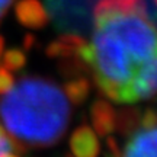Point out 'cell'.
I'll list each match as a JSON object with an SVG mask.
<instances>
[{"label":"cell","mask_w":157,"mask_h":157,"mask_svg":"<svg viewBox=\"0 0 157 157\" xmlns=\"http://www.w3.org/2000/svg\"><path fill=\"white\" fill-rule=\"evenodd\" d=\"M90 41L77 60L108 99L138 103L157 93V26L146 12L111 10L92 17Z\"/></svg>","instance_id":"6da1fadb"},{"label":"cell","mask_w":157,"mask_h":157,"mask_svg":"<svg viewBox=\"0 0 157 157\" xmlns=\"http://www.w3.org/2000/svg\"><path fill=\"white\" fill-rule=\"evenodd\" d=\"M86 93L84 80L61 86L50 78L25 76L2 95L0 121L3 129L26 146H51L64 135L73 105Z\"/></svg>","instance_id":"7a4b0ae2"},{"label":"cell","mask_w":157,"mask_h":157,"mask_svg":"<svg viewBox=\"0 0 157 157\" xmlns=\"http://www.w3.org/2000/svg\"><path fill=\"white\" fill-rule=\"evenodd\" d=\"M93 124L106 138L109 157H157V117L153 112H118L99 103Z\"/></svg>","instance_id":"3957f363"},{"label":"cell","mask_w":157,"mask_h":157,"mask_svg":"<svg viewBox=\"0 0 157 157\" xmlns=\"http://www.w3.org/2000/svg\"><path fill=\"white\" fill-rule=\"evenodd\" d=\"M15 15L21 25L32 29L44 28L50 19L48 12L39 0H19L15 6Z\"/></svg>","instance_id":"277c9868"},{"label":"cell","mask_w":157,"mask_h":157,"mask_svg":"<svg viewBox=\"0 0 157 157\" xmlns=\"http://www.w3.org/2000/svg\"><path fill=\"white\" fill-rule=\"evenodd\" d=\"M111 10H140L148 13L146 0H96L92 9V17Z\"/></svg>","instance_id":"5b68a950"},{"label":"cell","mask_w":157,"mask_h":157,"mask_svg":"<svg viewBox=\"0 0 157 157\" xmlns=\"http://www.w3.org/2000/svg\"><path fill=\"white\" fill-rule=\"evenodd\" d=\"M0 60H2V66L7 68L9 71H17V70L23 68V66L26 64L25 54L21 50H17V48L6 51L5 54H2Z\"/></svg>","instance_id":"8992f818"},{"label":"cell","mask_w":157,"mask_h":157,"mask_svg":"<svg viewBox=\"0 0 157 157\" xmlns=\"http://www.w3.org/2000/svg\"><path fill=\"white\" fill-rule=\"evenodd\" d=\"M0 157H19L16 153V147L10 141L9 134L0 125Z\"/></svg>","instance_id":"52a82bcc"},{"label":"cell","mask_w":157,"mask_h":157,"mask_svg":"<svg viewBox=\"0 0 157 157\" xmlns=\"http://www.w3.org/2000/svg\"><path fill=\"white\" fill-rule=\"evenodd\" d=\"M13 83H15V77H13L12 71H9L3 66H0V95L6 93Z\"/></svg>","instance_id":"ba28073f"},{"label":"cell","mask_w":157,"mask_h":157,"mask_svg":"<svg viewBox=\"0 0 157 157\" xmlns=\"http://www.w3.org/2000/svg\"><path fill=\"white\" fill-rule=\"evenodd\" d=\"M12 2H13V0H0V19L6 15V12L9 10Z\"/></svg>","instance_id":"9c48e42d"},{"label":"cell","mask_w":157,"mask_h":157,"mask_svg":"<svg viewBox=\"0 0 157 157\" xmlns=\"http://www.w3.org/2000/svg\"><path fill=\"white\" fill-rule=\"evenodd\" d=\"M3 48H5V39L0 36V57H2V54H3Z\"/></svg>","instance_id":"30bf717a"},{"label":"cell","mask_w":157,"mask_h":157,"mask_svg":"<svg viewBox=\"0 0 157 157\" xmlns=\"http://www.w3.org/2000/svg\"><path fill=\"white\" fill-rule=\"evenodd\" d=\"M154 5H156V7H157V0H154Z\"/></svg>","instance_id":"8fae6325"}]
</instances>
